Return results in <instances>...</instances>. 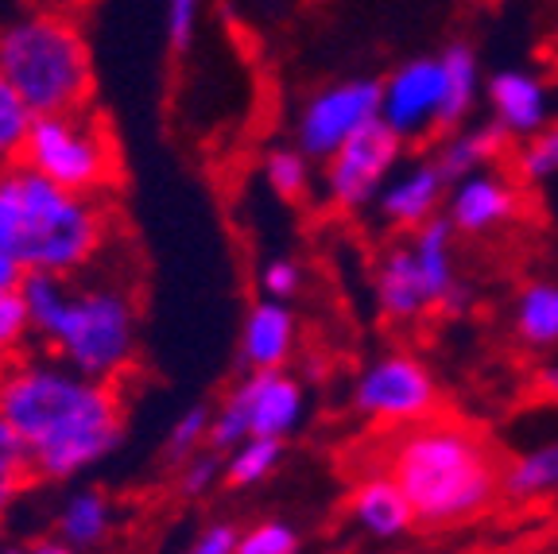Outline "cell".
<instances>
[{
  "label": "cell",
  "instance_id": "obj_1",
  "mask_svg": "<svg viewBox=\"0 0 558 554\" xmlns=\"http://www.w3.org/2000/svg\"><path fill=\"white\" fill-rule=\"evenodd\" d=\"M0 416L24 438L39 485L74 481L124 438L121 388L70 369L47 349L4 364Z\"/></svg>",
  "mask_w": 558,
  "mask_h": 554
},
{
  "label": "cell",
  "instance_id": "obj_2",
  "mask_svg": "<svg viewBox=\"0 0 558 554\" xmlns=\"http://www.w3.org/2000/svg\"><path fill=\"white\" fill-rule=\"evenodd\" d=\"M109 198L66 191L27 164L0 167V244L24 272L86 276L113 244Z\"/></svg>",
  "mask_w": 558,
  "mask_h": 554
},
{
  "label": "cell",
  "instance_id": "obj_3",
  "mask_svg": "<svg viewBox=\"0 0 558 554\" xmlns=\"http://www.w3.org/2000/svg\"><path fill=\"white\" fill-rule=\"evenodd\" d=\"M384 473L400 481L418 523L427 528L470 523L505 496V466L497 461V450L453 419L400 426L388 442Z\"/></svg>",
  "mask_w": 558,
  "mask_h": 554
},
{
  "label": "cell",
  "instance_id": "obj_4",
  "mask_svg": "<svg viewBox=\"0 0 558 554\" xmlns=\"http://www.w3.org/2000/svg\"><path fill=\"white\" fill-rule=\"evenodd\" d=\"M0 67L35 117L89 109L94 55L78 24L59 12H27L0 27Z\"/></svg>",
  "mask_w": 558,
  "mask_h": 554
},
{
  "label": "cell",
  "instance_id": "obj_5",
  "mask_svg": "<svg viewBox=\"0 0 558 554\" xmlns=\"http://www.w3.org/2000/svg\"><path fill=\"white\" fill-rule=\"evenodd\" d=\"M44 349L70 369L105 384H121L140 357L136 294L113 279L74 276V294Z\"/></svg>",
  "mask_w": 558,
  "mask_h": 554
},
{
  "label": "cell",
  "instance_id": "obj_6",
  "mask_svg": "<svg viewBox=\"0 0 558 554\" xmlns=\"http://www.w3.org/2000/svg\"><path fill=\"white\" fill-rule=\"evenodd\" d=\"M20 164L47 174L66 191L97 194V198H109L121 179V156H117L113 136L101 117H94L89 109L35 117Z\"/></svg>",
  "mask_w": 558,
  "mask_h": 554
},
{
  "label": "cell",
  "instance_id": "obj_7",
  "mask_svg": "<svg viewBox=\"0 0 558 554\" xmlns=\"http://www.w3.org/2000/svg\"><path fill=\"white\" fill-rule=\"evenodd\" d=\"M353 411L380 426H411L435 419L438 381L411 353H384L368 361L353 381Z\"/></svg>",
  "mask_w": 558,
  "mask_h": 554
},
{
  "label": "cell",
  "instance_id": "obj_8",
  "mask_svg": "<svg viewBox=\"0 0 558 554\" xmlns=\"http://www.w3.org/2000/svg\"><path fill=\"white\" fill-rule=\"evenodd\" d=\"M403 147H408V140L396 136L384 121L365 124L323 164L326 202L341 214H357V209L373 206L384 182L400 171Z\"/></svg>",
  "mask_w": 558,
  "mask_h": 554
},
{
  "label": "cell",
  "instance_id": "obj_9",
  "mask_svg": "<svg viewBox=\"0 0 558 554\" xmlns=\"http://www.w3.org/2000/svg\"><path fill=\"white\" fill-rule=\"evenodd\" d=\"M380 94L384 82L376 79H341L314 89L295 117V147L314 164H326L349 136L380 121Z\"/></svg>",
  "mask_w": 558,
  "mask_h": 554
},
{
  "label": "cell",
  "instance_id": "obj_10",
  "mask_svg": "<svg viewBox=\"0 0 558 554\" xmlns=\"http://www.w3.org/2000/svg\"><path fill=\"white\" fill-rule=\"evenodd\" d=\"M446 70L442 55H418L408 59L384 79L380 121L403 140H427L442 132Z\"/></svg>",
  "mask_w": 558,
  "mask_h": 554
},
{
  "label": "cell",
  "instance_id": "obj_11",
  "mask_svg": "<svg viewBox=\"0 0 558 554\" xmlns=\"http://www.w3.org/2000/svg\"><path fill=\"white\" fill-rule=\"evenodd\" d=\"M520 179L497 167H481L465 174L446 194V217L458 229V237H485L505 229L520 217Z\"/></svg>",
  "mask_w": 558,
  "mask_h": 554
},
{
  "label": "cell",
  "instance_id": "obj_12",
  "mask_svg": "<svg viewBox=\"0 0 558 554\" xmlns=\"http://www.w3.org/2000/svg\"><path fill=\"white\" fill-rule=\"evenodd\" d=\"M453 182L446 179L442 164L435 156L415 159V164L400 167L392 179L384 182V191L376 194V214L384 226L392 229H418L427 226L430 217H438V209L446 206Z\"/></svg>",
  "mask_w": 558,
  "mask_h": 554
},
{
  "label": "cell",
  "instance_id": "obj_13",
  "mask_svg": "<svg viewBox=\"0 0 558 554\" xmlns=\"http://www.w3.org/2000/svg\"><path fill=\"white\" fill-rule=\"evenodd\" d=\"M233 396L241 399L244 416H248V434L288 438V434L303 423V411H306L303 384H299L295 376L283 373V369L241 376Z\"/></svg>",
  "mask_w": 558,
  "mask_h": 554
},
{
  "label": "cell",
  "instance_id": "obj_14",
  "mask_svg": "<svg viewBox=\"0 0 558 554\" xmlns=\"http://www.w3.org/2000/svg\"><path fill=\"white\" fill-rule=\"evenodd\" d=\"M453 237L458 229L450 226V217L438 214L430 217L427 226H418L411 233V252H415V264H418V276L427 284L430 303L446 314H462L470 306L473 291L462 276H458V264H453Z\"/></svg>",
  "mask_w": 558,
  "mask_h": 554
},
{
  "label": "cell",
  "instance_id": "obj_15",
  "mask_svg": "<svg viewBox=\"0 0 558 554\" xmlns=\"http://www.w3.org/2000/svg\"><path fill=\"white\" fill-rule=\"evenodd\" d=\"M349 520L357 523L368 539L396 543L418 528V516L411 508L408 493L400 489L392 473H365L357 485L349 489Z\"/></svg>",
  "mask_w": 558,
  "mask_h": 554
},
{
  "label": "cell",
  "instance_id": "obj_16",
  "mask_svg": "<svg viewBox=\"0 0 558 554\" xmlns=\"http://www.w3.org/2000/svg\"><path fill=\"white\" fill-rule=\"evenodd\" d=\"M488 113L512 140L539 132L550 121V89L532 70H497L485 82Z\"/></svg>",
  "mask_w": 558,
  "mask_h": 554
},
{
  "label": "cell",
  "instance_id": "obj_17",
  "mask_svg": "<svg viewBox=\"0 0 558 554\" xmlns=\"http://www.w3.org/2000/svg\"><path fill=\"white\" fill-rule=\"evenodd\" d=\"M295 314L288 303L279 299H260L253 311L244 314L241 326V369L248 373H271V369H283L288 357L295 353Z\"/></svg>",
  "mask_w": 558,
  "mask_h": 554
},
{
  "label": "cell",
  "instance_id": "obj_18",
  "mask_svg": "<svg viewBox=\"0 0 558 554\" xmlns=\"http://www.w3.org/2000/svg\"><path fill=\"white\" fill-rule=\"evenodd\" d=\"M373 291H376V306L388 322H415L423 314H430V294L427 284L418 276V264H415V252L411 244H392V249L384 252L380 264H376V276H373Z\"/></svg>",
  "mask_w": 558,
  "mask_h": 554
},
{
  "label": "cell",
  "instance_id": "obj_19",
  "mask_svg": "<svg viewBox=\"0 0 558 554\" xmlns=\"http://www.w3.org/2000/svg\"><path fill=\"white\" fill-rule=\"evenodd\" d=\"M117 531V504L105 489H74L62 496L59 511H54V535L70 546L94 554L97 546L109 543V535Z\"/></svg>",
  "mask_w": 558,
  "mask_h": 554
},
{
  "label": "cell",
  "instance_id": "obj_20",
  "mask_svg": "<svg viewBox=\"0 0 558 554\" xmlns=\"http://www.w3.org/2000/svg\"><path fill=\"white\" fill-rule=\"evenodd\" d=\"M508 147H512V136L497 121H488V124H470V129H453L446 136V144L435 152V159L442 164L446 179L458 182L465 174L481 171V167H493Z\"/></svg>",
  "mask_w": 558,
  "mask_h": 554
},
{
  "label": "cell",
  "instance_id": "obj_21",
  "mask_svg": "<svg viewBox=\"0 0 558 554\" xmlns=\"http://www.w3.org/2000/svg\"><path fill=\"white\" fill-rule=\"evenodd\" d=\"M442 55V70H446V101H442V132L462 129L470 121L473 105L481 97V62L477 51L470 44H450Z\"/></svg>",
  "mask_w": 558,
  "mask_h": 554
},
{
  "label": "cell",
  "instance_id": "obj_22",
  "mask_svg": "<svg viewBox=\"0 0 558 554\" xmlns=\"http://www.w3.org/2000/svg\"><path fill=\"white\" fill-rule=\"evenodd\" d=\"M500 489H505V501H512V504H532V501L555 496L558 493V438L543 442L535 450L508 461L505 477H500Z\"/></svg>",
  "mask_w": 558,
  "mask_h": 554
},
{
  "label": "cell",
  "instance_id": "obj_23",
  "mask_svg": "<svg viewBox=\"0 0 558 554\" xmlns=\"http://www.w3.org/2000/svg\"><path fill=\"white\" fill-rule=\"evenodd\" d=\"M512 329L527 349H558V284H527L515 294Z\"/></svg>",
  "mask_w": 558,
  "mask_h": 554
},
{
  "label": "cell",
  "instance_id": "obj_24",
  "mask_svg": "<svg viewBox=\"0 0 558 554\" xmlns=\"http://www.w3.org/2000/svg\"><path fill=\"white\" fill-rule=\"evenodd\" d=\"M20 279H24V268L0 244V373H4V364L12 357L27 353V338H35L24 294H20Z\"/></svg>",
  "mask_w": 558,
  "mask_h": 554
},
{
  "label": "cell",
  "instance_id": "obj_25",
  "mask_svg": "<svg viewBox=\"0 0 558 554\" xmlns=\"http://www.w3.org/2000/svg\"><path fill=\"white\" fill-rule=\"evenodd\" d=\"M20 294H24L27 318H32L35 341L44 346L51 338V329L59 326L62 311H66L70 294H74V276H54V272H24L20 279Z\"/></svg>",
  "mask_w": 558,
  "mask_h": 554
},
{
  "label": "cell",
  "instance_id": "obj_26",
  "mask_svg": "<svg viewBox=\"0 0 558 554\" xmlns=\"http://www.w3.org/2000/svg\"><path fill=\"white\" fill-rule=\"evenodd\" d=\"M283 461V438H264L253 434L244 438L236 450L226 454V485L229 489H253L260 481H268Z\"/></svg>",
  "mask_w": 558,
  "mask_h": 554
},
{
  "label": "cell",
  "instance_id": "obj_27",
  "mask_svg": "<svg viewBox=\"0 0 558 554\" xmlns=\"http://www.w3.org/2000/svg\"><path fill=\"white\" fill-rule=\"evenodd\" d=\"M32 485H39L32 469V454H27L24 438L12 431L9 419L0 416V520L16 508V501Z\"/></svg>",
  "mask_w": 558,
  "mask_h": 554
},
{
  "label": "cell",
  "instance_id": "obj_28",
  "mask_svg": "<svg viewBox=\"0 0 558 554\" xmlns=\"http://www.w3.org/2000/svg\"><path fill=\"white\" fill-rule=\"evenodd\" d=\"M311 167L314 159L306 156L303 147H271L268 156H264V182H268V191L283 202H303L311 194Z\"/></svg>",
  "mask_w": 558,
  "mask_h": 554
},
{
  "label": "cell",
  "instance_id": "obj_29",
  "mask_svg": "<svg viewBox=\"0 0 558 554\" xmlns=\"http://www.w3.org/2000/svg\"><path fill=\"white\" fill-rule=\"evenodd\" d=\"M32 124H35L32 105L20 97V89L12 86V79L0 67V167L20 164Z\"/></svg>",
  "mask_w": 558,
  "mask_h": 554
},
{
  "label": "cell",
  "instance_id": "obj_30",
  "mask_svg": "<svg viewBox=\"0 0 558 554\" xmlns=\"http://www.w3.org/2000/svg\"><path fill=\"white\" fill-rule=\"evenodd\" d=\"M512 174L520 182H547L558 174V121H547L539 132L515 140Z\"/></svg>",
  "mask_w": 558,
  "mask_h": 554
},
{
  "label": "cell",
  "instance_id": "obj_31",
  "mask_svg": "<svg viewBox=\"0 0 558 554\" xmlns=\"http://www.w3.org/2000/svg\"><path fill=\"white\" fill-rule=\"evenodd\" d=\"M209 426H214V408L209 404H194L191 411L174 419V426L167 431V442H163V458L167 466H183L186 458H194L198 450L209 446Z\"/></svg>",
  "mask_w": 558,
  "mask_h": 554
},
{
  "label": "cell",
  "instance_id": "obj_32",
  "mask_svg": "<svg viewBox=\"0 0 558 554\" xmlns=\"http://www.w3.org/2000/svg\"><path fill=\"white\" fill-rule=\"evenodd\" d=\"M218 481H226V458L218 450H209V446L194 454V458H186L183 466H174V485L191 501L209 496L218 489Z\"/></svg>",
  "mask_w": 558,
  "mask_h": 554
},
{
  "label": "cell",
  "instance_id": "obj_33",
  "mask_svg": "<svg viewBox=\"0 0 558 554\" xmlns=\"http://www.w3.org/2000/svg\"><path fill=\"white\" fill-rule=\"evenodd\" d=\"M303 539L288 520H260L236 539V554H299Z\"/></svg>",
  "mask_w": 558,
  "mask_h": 554
},
{
  "label": "cell",
  "instance_id": "obj_34",
  "mask_svg": "<svg viewBox=\"0 0 558 554\" xmlns=\"http://www.w3.org/2000/svg\"><path fill=\"white\" fill-rule=\"evenodd\" d=\"M202 9H206V0H167L163 27H167V47H171V55L191 51L194 35H198Z\"/></svg>",
  "mask_w": 558,
  "mask_h": 554
},
{
  "label": "cell",
  "instance_id": "obj_35",
  "mask_svg": "<svg viewBox=\"0 0 558 554\" xmlns=\"http://www.w3.org/2000/svg\"><path fill=\"white\" fill-rule=\"evenodd\" d=\"M299 287H303V268H299L295 261H288V256H276V261H268L260 268V291L264 299H279V303H288V299H295Z\"/></svg>",
  "mask_w": 558,
  "mask_h": 554
},
{
  "label": "cell",
  "instance_id": "obj_36",
  "mask_svg": "<svg viewBox=\"0 0 558 554\" xmlns=\"http://www.w3.org/2000/svg\"><path fill=\"white\" fill-rule=\"evenodd\" d=\"M236 539H241V531H236L233 523L218 520V523H209V528H202L198 539H194L183 554H236Z\"/></svg>",
  "mask_w": 558,
  "mask_h": 554
},
{
  "label": "cell",
  "instance_id": "obj_37",
  "mask_svg": "<svg viewBox=\"0 0 558 554\" xmlns=\"http://www.w3.org/2000/svg\"><path fill=\"white\" fill-rule=\"evenodd\" d=\"M32 551H35V554H89V551H82V546H70V543H62L59 535L35 539V543H32Z\"/></svg>",
  "mask_w": 558,
  "mask_h": 554
},
{
  "label": "cell",
  "instance_id": "obj_38",
  "mask_svg": "<svg viewBox=\"0 0 558 554\" xmlns=\"http://www.w3.org/2000/svg\"><path fill=\"white\" fill-rule=\"evenodd\" d=\"M535 388H539L543 396H555L558 399V361L543 364L539 373H535Z\"/></svg>",
  "mask_w": 558,
  "mask_h": 554
},
{
  "label": "cell",
  "instance_id": "obj_39",
  "mask_svg": "<svg viewBox=\"0 0 558 554\" xmlns=\"http://www.w3.org/2000/svg\"><path fill=\"white\" fill-rule=\"evenodd\" d=\"M0 554H35V551H32V543H24V546H4Z\"/></svg>",
  "mask_w": 558,
  "mask_h": 554
},
{
  "label": "cell",
  "instance_id": "obj_40",
  "mask_svg": "<svg viewBox=\"0 0 558 554\" xmlns=\"http://www.w3.org/2000/svg\"><path fill=\"white\" fill-rule=\"evenodd\" d=\"M408 554H415V551H408Z\"/></svg>",
  "mask_w": 558,
  "mask_h": 554
}]
</instances>
